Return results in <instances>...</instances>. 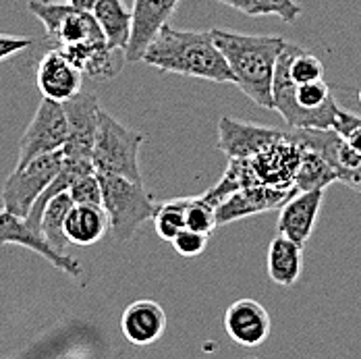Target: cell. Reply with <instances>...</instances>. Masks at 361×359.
<instances>
[{
  "mask_svg": "<svg viewBox=\"0 0 361 359\" xmlns=\"http://www.w3.org/2000/svg\"><path fill=\"white\" fill-rule=\"evenodd\" d=\"M293 193H297L295 187H270V185L243 187L231 193L228 197H224L216 206L218 226L231 224L235 220H243L247 216L279 210Z\"/></svg>",
  "mask_w": 361,
  "mask_h": 359,
  "instance_id": "7c38bea8",
  "label": "cell"
},
{
  "mask_svg": "<svg viewBox=\"0 0 361 359\" xmlns=\"http://www.w3.org/2000/svg\"><path fill=\"white\" fill-rule=\"evenodd\" d=\"M270 314L255 299H237L224 312V330L239 347H259L270 336Z\"/></svg>",
  "mask_w": 361,
  "mask_h": 359,
  "instance_id": "e0dca14e",
  "label": "cell"
},
{
  "mask_svg": "<svg viewBox=\"0 0 361 359\" xmlns=\"http://www.w3.org/2000/svg\"><path fill=\"white\" fill-rule=\"evenodd\" d=\"M63 166V152L42 154L25 164L15 166V171L6 177L2 185V204L8 212L25 216L30 214L36 200L46 191V187L54 181Z\"/></svg>",
  "mask_w": 361,
  "mask_h": 359,
  "instance_id": "52a82bcc",
  "label": "cell"
},
{
  "mask_svg": "<svg viewBox=\"0 0 361 359\" xmlns=\"http://www.w3.org/2000/svg\"><path fill=\"white\" fill-rule=\"evenodd\" d=\"M98 179L102 189V208L109 214L110 237L114 243H127L144 222L154 218L158 202L145 191L144 183L109 173H98Z\"/></svg>",
  "mask_w": 361,
  "mask_h": 359,
  "instance_id": "277c9868",
  "label": "cell"
},
{
  "mask_svg": "<svg viewBox=\"0 0 361 359\" xmlns=\"http://www.w3.org/2000/svg\"><path fill=\"white\" fill-rule=\"evenodd\" d=\"M67 191L73 204H102V189L96 171L75 177Z\"/></svg>",
  "mask_w": 361,
  "mask_h": 359,
  "instance_id": "4316f807",
  "label": "cell"
},
{
  "mask_svg": "<svg viewBox=\"0 0 361 359\" xmlns=\"http://www.w3.org/2000/svg\"><path fill=\"white\" fill-rule=\"evenodd\" d=\"M214 2L231 6L250 17L274 15V17L283 19L285 23H295L299 19V15L303 13L301 4L297 0H214Z\"/></svg>",
  "mask_w": 361,
  "mask_h": 359,
  "instance_id": "cb8c5ba5",
  "label": "cell"
},
{
  "mask_svg": "<svg viewBox=\"0 0 361 359\" xmlns=\"http://www.w3.org/2000/svg\"><path fill=\"white\" fill-rule=\"evenodd\" d=\"M142 61L160 73L233 83L231 69L212 39V32L175 30L166 23L147 44Z\"/></svg>",
  "mask_w": 361,
  "mask_h": 359,
  "instance_id": "6da1fadb",
  "label": "cell"
},
{
  "mask_svg": "<svg viewBox=\"0 0 361 359\" xmlns=\"http://www.w3.org/2000/svg\"><path fill=\"white\" fill-rule=\"evenodd\" d=\"M334 131L351 145L355 152L361 154V116L349 112V110H341L338 118H336V125H334Z\"/></svg>",
  "mask_w": 361,
  "mask_h": 359,
  "instance_id": "f1b7e54d",
  "label": "cell"
},
{
  "mask_svg": "<svg viewBox=\"0 0 361 359\" xmlns=\"http://www.w3.org/2000/svg\"><path fill=\"white\" fill-rule=\"evenodd\" d=\"M144 142L145 135L142 131L125 127L104 108H100L92 150V162L96 173H109L144 183L140 166V150Z\"/></svg>",
  "mask_w": 361,
  "mask_h": 359,
  "instance_id": "5b68a950",
  "label": "cell"
},
{
  "mask_svg": "<svg viewBox=\"0 0 361 359\" xmlns=\"http://www.w3.org/2000/svg\"><path fill=\"white\" fill-rule=\"evenodd\" d=\"M208 241H210V235L200 233V231H191V229H183L179 235L171 241V245L183 257H197L208 250Z\"/></svg>",
  "mask_w": 361,
  "mask_h": 359,
  "instance_id": "83f0119b",
  "label": "cell"
},
{
  "mask_svg": "<svg viewBox=\"0 0 361 359\" xmlns=\"http://www.w3.org/2000/svg\"><path fill=\"white\" fill-rule=\"evenodd\" d=\"M67 2L75 8H81V11H92L96 4V0H67Z\"/></svg>",
  "mask_w": 361,
  "mask_h": 359,
  "instance_id": "4dcf8cb0",
  "label": "cell"
},
{
  "mask_svg": "<svg viewBox=\"0 0 361 359\" xmlns=\"http://www.w3.org/2000/svg\"><path fill=\"white\" fill-rule=\"evenodd\" d=\"M34 44L32 37L25 36H8V34H0V65L4 61H8L11 56H15L21 50H27Z\"/></svg>",
  "mask_w": 361,
  "mask_h": 359,
  "instance_id": "f546056e",
  "label": "cell"
},
{
  "mask_svg": "<svg viewBox=\"0 0 361 359\" xmlns=\"http://www.w3.org/2000/svg\"><path fill=\"white\" fill-rule=\"evenodd\" d=\"M65 142H67V114L63 102L42 98L34 118L30 121L25 133L19 140L17 166L42 154L63 150Z\"/></svg>",
  "mask_w": 361,
  "mask_h": 359,
  "instance_id": "ba28073f",
  "label": "cell"
},
{
  "mask_svg": "<svg viewBox=\"0 0 361 359\" xmlns=\"http://www.w3.org/2000/svg\"><path fill=\"white\" fill-rule=\"evenodd\" d=\"M185 204H187V197L158 204V210L152 220H154V231L162 241L171 243L185 229Z\"/></svg>",
  "mask_w": 361,
  "mask_h": 359,
  "instance_id": "d4e9b609",
  "label": "cell"
},
{
  "mask_svg": "<svg viewBox=\"0 0 361 359\" xmlns=\"http://www.w3.org/2000/svg\"><path fill=\"white\" fill-rule=\"evenodd\" d=\"M180 0H133L131 8V36L125 48V61H142L147 44L171 21Z\"/></svg>",
  "mask_w": 361,
  "mask_h": 359,
  "instance_id": "4fadbf2b",
  "label": "cell"
},
{
  "mask_svg": "<svg viewBox=\"0 0 361 359\" xmlns=\"http://www.w3.org/2000/svg\"><path fill=\"white\" fill-rule=\"evenodd\" d=\"M92 15L104 32L110 48L125 52L131 36V11L123 4V0H96Z\"/></svg>",
  "mask_w": 361,
  "mask_h": 359,
  "instance_id": "44dd1931",
  "label": "cell"
},
{
  "mask_svg": "<svg viewBox=\"0 0 361 359\" xmlns=\"http://www.w3.org/2000/svg\"><path fill=\"white\" fill-rule=\"evenodd\" d=\"M357 98H360V104H361V87H360V94H357Z\"/></svg>",
  "mask_w": 361,
  "mask_h": 359,
  "instance_id": "1f68e13d",
  "label": "cell"
},
{
  "mask_svg": "<svg viewBox=\"0 0 361 359\" xmlns=\"http://www.w3.org/2000/svg\"><path fill=\"white\" fill-rule=\"evenodd\" d=\"M285 135V129L264 127L243 123L231 116H222L218 121V144L216 147L228 158H250L264 150L266 145L274 144Z\"/></svg>",
  "mask_w": 361,
  "mask_h": 359,
  "instance_id": "9a60e30c",
  "label": "cell"
},
{
  "mask_svg": "<svg viewBox=\"0 0 361 359\" xmlns=\"http://www.w3.org/2000/svg\"><path fill=\"white\" fill-rule=\"evenodd\" d=\"M71 206L73 200L69 191H61L46 202V206L39 214L37 231L56 252L65 253L67 245H69V239L65 235V218L69 214Z\"/></svg>",
  "mask_w": 361,
  "mask_h": 359,
  "instance_id": "7402d4cb",
  "label": "cell"
},
{
  "mask_svg": "<svg viewBox=\"0 0 361 359\" xmlns=\"http://www.w3.org/2000/svg\"><path fill=\"white\" fill-rule=\"evenodd\" d=\"M27 8L42 21L46 37L52 48L67 50L75 46L106 42L92 11L75 8L69 2H50V0H30Z\"/></svg>",
  "mask_w": 361,
  "mask_h": 359,
  "instance_id": "8992f818",
  "label": "cell"
},
{
  "mask_svg": "<svg viewBox=\"0 0 361 359\" xmlns=\"http://www.w3.org/2000/svg\"><path fill=\"white\" fill-rule=\"evenodd\" d=\"M166 324V312L158 301L140 299L125 308L121 316V332L131 345L147 347L164 334Z\"/></svg>",
  "mask_w": 361,
  "mask_h": 359,
  "instance_id": "ac0fdd59",
  "label": "cell"
},
{
  "mask_svg": "<svg viewBox=\"0 0 361 359\" xmlns=\"http://www.w3.org/2000/svg\"><path fill=\"white\" fill-rule=\"evenodd\" d=\"M301 255L303 248L290 241L285 235H276L266 255V270L272 283L281 287H290L299 281L301 276Z\"/></svg>",
  "mask_w": 361,
  "mask_h": 359,
  "instance_id": "ffe728a7",
  "label": "cell"
},
{
  "mask_svg": "<svg viewBox=\"0 0 361 359\" xmlns=\"http://www.w3.org/2000/svg\"><path fill=\"white\" fill-rule=\"evenodd\" d=\"M336 181L334 169L328 164L324 156L312 147H305L303 160L297 169V175L293 179V185L297 191H310V189H326Z\"/></svg>",
  "mask_w": 361,
  "mask_h": 359,
  "instance_id": "603a6c76",
  "label": "cell"
},
{
  "mask_svg": "<svg viewBox=\"0 0 361 359\" xmlns=\"http://www.w3.org/2000/svg\"><path fill=\"white\" fill-rule=\"evenodd\" d=\"M110 231V222L102 204H73L65 218V235L73 245H94Z\"/></svg>",
  "mask_w": 361,
  "mask_h": 359,
  "instance_id": "d6986e66",
  "label": "cell"
},
{
  "mask_svg": "<svg viewBox=\"0 0 361 359\" xmlns=\"http://www.w3.org/2000/svg\"><path fill=\"white\" fill-rule=\"evenodd\" d=\"M210 32L231 69L233 83H237L257 107L272 110V77L287 39L281 36L235 34L218 28Z\"/></svg>",
  "mask_w": 361,
  "mask_h": 359,
  "instance_id": "7a4b0ae2",
  "label": "cell"
},
{
  "mask_svg": "<svg viewBox=\"0 0 361 359\" xmlns=\"http://www.w3.org/2000/svg\"><path fill=\"white\" fill-rule=\"evenodd\" d=\"M0 245H19L25 250H32L37 255H42L46 262H50L56 270L65 272L67 276L77 279L83 274L81 264L63 252H56L44 237L27 224L25 218L8 212L6 208L0 210Z\"/></svg>",
  "mask_w": 361,
  "mask_h": 359,
  "instance_id": "8fae6325",
  "label": "cell"
},
{
  "mask_svg": "<svg viewBox=\"0 0 361 359\" xmlns=\"http://www.w3.org/2000/svg\"><path fill=\"white\" fill-rule=\"evenodd\" d=\"M326 189H310V191H297L293 193L289 200L279 208L281 214L276 220L279 235L289 237L297 245L305 248L310 241L318 216L324 204Z\"/></svg>",
  "mask_w": 361,
  "mask_h": 359,
  "instance_id": "5bb4252c",
  "label": "cell"
},
{
  "mask_svg": "<svg viewBox=\"0 0 361 359\" xmlns=\"http://www.w3.org/2000/svg\"><path fill=\"white\" fill-rule=\"evenodd\" d=\"M67 114V142L63 145V158L92 162V150L98 129L100 100L96 94L79 92L71 100L63 102Z\"/></svg>",
  "mask_w": 361,
  "mask_h": 359,
  "instance_id": "30bf717a",
  "label": "cell"
},
{
  "mask_svg": "<svg viewBox=\"0 0 361 359\" xmlns=\"http://www.w3.org/2000/svg\"><path fill=\"white\" fill-rule=\"evenodd\" d=\"M216 226V206L214 204H210L204 197H187V204H185V229L212 235Z\"/></svg>",
  "mask_w": 361,
  "mask_h": 359,
  "instance_id": "484cf974",
  "label": "cell"
},
{
  "mask_svg": "<svg viewBox=\"0 0 361 359\" xmlns=\"http://www.w3.org/2000/svg\"><path fill=\"white\" fill-rule=\"evenodd\" d=\"M272 110L285 118L289 129H334L343 108L324 79L293 83L281 52L272 77Z\"/></svg>",
  "mask_w": 361,
  "mask_h": 359,
  "instance_id": "3957f363",
  "label": "cell"
},
{
  "mask_svg": "<svg viewBox=\"0 0 361 359\" xmlns=\"http://www.w3.org/2000/svg\"><path fill=\"white\" fill-rule=\"evenodd\" d=\"M36 83L42 98L67 102L81 92L83 73L73 65L67 54H63L59 48H52L37 63Z\"/></svg>",
  "mask_w": 361,
  "mask_h": 359,
  "instance_id": "2e32d148",
  "label": "cell"
},
{
  "mask_svg": "<svg viewBox=\"0 0 361 359\" xmlns=\"http://www.w3.org/2000/svg\"><path fill=\"white\" fill-rule=\"evenodd\" d=\"M289 133L295 142L320 152L334 169L336 181L361 193V154L347 144L334 129H289Z\"/></svg>",
  "mask_w": 361,
  "mask_h": 359,
  "instance_id": "9c48e42d",
  "label": "cell"
}]
</instances>
